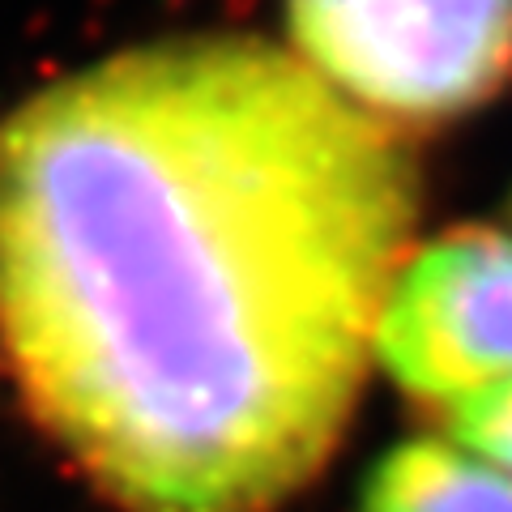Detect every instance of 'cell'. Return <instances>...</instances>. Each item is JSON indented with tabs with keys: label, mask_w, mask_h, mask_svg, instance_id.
Returning <instances> with one entry per match:
<instances>
[{
	"label": "cell",
	"mask_w": 512,
	"mask_h": 512,
	"mask_svg": "<svg viewBox=\"0 0 512 512\" xmlns=\"http://www.w3.org/2000/svg\"><path fill=\"white\" fill-rule=\"evenodd\" d=\"M448 427H453V444L512 478V380L457 402L448 410Z\"/></svg>",
	"instance_id": "cell-5"
},
{
	"label": "cell",
	"mask_w": 512,
	"mask_h": 512,
	"mask_svg": "<svg viewBox=\"0 0 512 512\" xmlns=\"http://www.w3.org/2000/svg\"><path fill=\"white\" fill-rule=\"evenodd\" d=\"M419 184L252 35H180L0 116V363L124 512H278L355 414Z\"/></svg>",
	"instance_id": "cell-1"
},
{
	"label": "cell",
	"mask_w": 512,
	"mask_h": 512,
	"mask_svg": "<svg viewBox=\"0 0 512 512\" xmlns=\"http://www.w3.org/2000/svg\"><path fill=\"white\" fill-rule=\"evenodd\" d=\"M372 359L402 393L436 410L512 380V235L457 227L406 252L376 320Z\"/></svg>",
	"instance_id": "cell-3"
},
{
	"label": "cell",
	"mask_w": 512,
	"mask_h": 512,
	"mask_svg": "<svg viewBox=\"0 0 512 512\" xmlns=\"http://www.w3.org/2000/svg\"><path fill=\"white\" fill-rule=\"evenodd\" d=\"M359 512H512V478L453 440L414 436L372 466Z\"/></svg>",
	"instance_id": "cell-4"
},
{
	"label": "cell",
	"mask_w": 512,
	"mask_h": 512,
	"mask_svg": "<svg viewBox=\"0 0 512 512\" xmlns=\"http://www.w3.org/2000/svg\"><path fill=\"white\" fill-rule=\"evenodd\" d=\"M286 35L380 128H431L491 103L512 77V0H286Z\"/></svg>",
	"instance_id": "cell-2"
}]
</instances>
